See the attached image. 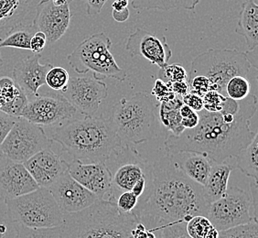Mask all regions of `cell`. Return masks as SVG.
<instances>
[{"label": "cell", "instance_id": "1", "mask_svg": "<svg viewBox=\"0 0 258 238\" xmlns=\"http://www.w3.org/2000/svg\"><path fill=\"white\" fill-rule=\"evenodd\" d=\"M257 109L254 94L242 101L227 97L220 112H198L196 128L185 129L165 141L167 153L194 151L207 156L213 162H223L237 156L257 135L250 129V120Z\"/></svg>", "mask_w": 258, "mask_h": 238}, {"label": "cell", "instance_id": "2", "mask_svg": "<svg viewBox=\"0 0 258 238\" xmlns=\"http://www.w3.org/2000/svg\"><path fill=\"white\" fill-rule=\"evenodd\" d=\"M153 188L138 217L148 228L169 223L188 222L196 215H205L209 204L203 186L186 177L175 167L169 155L153 164Z\"/></svg>", "mask_w": 258, "mask_h": 238}, {"label": "cell", "instance_id": "3", "mask_svg": "<svg viewBox=\"0 0 258 238\" xmlns=\"http://www.w3.org/2000/svg\"><path fill=\"white\" fill-rule=\"evenodd\" d=\"M50 140L83 163L104 162L122 145L111 120L95 115L75 117L57 126Z\"/></svg>", "mask_w": 258, "mask_h": 238}, {"label": "cell", "instance_id": "4", "mask_svg": "<svg viewBox=\"0 0 258 238\" xmlns=\"http://www.w3.org/2000/svg\"><path fill=\"white\" fill-rule=\"evenodd\" d=\"M139 219L120 212L115 204L97 200L89 207L63 215L60 238H132Z\"/></svg>", "mask_w": 258, "mask_h": 238}, {"label": "cell", "instance_id": "5", "mask_svg": "<svg viewBox=\"0 0 258 238\" xmlns=\"http://www.w3.org/2000/svg\"><path fill=\"white\" fill-rule=\"evenodd\" d=\"M112 176V189L107 199L115 204L121 193L132 192L139 199V211L144 208L153 188V165L130 147L122 145L114 149L104 161Z\"/></svg>", "mask_w": 258, "mask_h": 238}, {"label": "cell", "instance_id": "6", "mask_svg": "<svg viewBox=\"0 0 258 238\" xmlns=\"http://www.w3.org/2000/svg\"><path fill=\"white\" fill-rule=\"evenodd\" d=\"M159 104L146 92L123 97L111 110L109 119L124 144H140L158 137L160 122Z\"/></svg>", "mask_w": 258, "mask_h": 238}, {"label": "cell", "instance_id": "7", "mask_svg": "<svg viewBox=\"0 0 258 238\" xmlns=\"http://www.w3.org/2000/svg\"><path fill=\"white\" fill-rule=\"evenodd\" d=\"M251 67L246 52L236 49H210L194 58L188 79L195 75L206 76L213 90L225 95L229 80L236 75L247 76Z\"/></svg>", "mask_w": 258, "mask_h": 238}, {"label": "cell", "instance_id": "8", "mask_svg": "<svg viewBox=\"0 0 258 238\" xmlns=\"http://www.w3.org/2000/svg\"><path fill=\"white\" fill-rule=\"evenodd\" d=\"M206 217L218 231L257 222V183L249 184L248 190L227 189L224 197L209 204Z\"/></svg>", "mask_w": 258, "mask_h": 238}, {"label": "cell", "instance_id": "9", "mask_svg": "<svg viewBox=\"0 0 258 238\" xmlns=\"http://www.w3.org/2000/svg\"><path fill=\"white\" fill-rule=\"evenodd\" d=\"M112 41L104 32L92 35L67 56L69 65L78 75L94 73L124 82L127 75L120 68L110 51Z\"/></svg>", "mask_w": 258, "mask_h": 238}, {"label": "cell", "instance_id": "10", "mask_svg": "<svg viewBox=\"0 0 258 238\" xmlns=\"http://www.w3.org/2000/svg\"><path fill=\"white\" fill-rule=\"evenodd\" d=\"M6 203L16 223L26 227H57L63 221L64 214L48 188L40 187L30 194L8 200Z\"/></svg>", "mask_w": 258, "mask_h": 238}, {"label": "cell", "instance_id": "11", "mask_svg": "<svg viewBox=\"0 0 258 238\" xmlns=\"http://www.w3.org/2000/svg\"><path fill=\"white\" fill-rule=\"evenodd\" d=\"M50 147L51 140L42 127L19 116L3 143L0 145V155L24 163L35 154Z\"/></svg>", "mask_w": 258, "mask_h": 238}, {"label": "cell", "instance_id": "12", "mask_svg": "<svg viewBox=\"0 0 258 238\" xmlns=\"http://www.w3.org/2000/svg\"><path fill=\"white\" fill-rule=\"evenodd\" d=\"M60 94L78 113L84 116H94L103 100L107 97L108 88L102 78L91 73L70 77L69 84Z\"/></svg>", "mask_w": 258, "mask_h": 238}, {"label": "cell", "instance_id": "13", "mask_svg": "<svg viewBox=\"0 0 258 238\" xmlns=\"http://www.w3.org/2000/svg\"><path fill=\"white\" fill-rule=\"evenodd\" d=\"M77 113L62 94H39L29 99L20 116L40 127H50L75 118Z\"/></svg>", "mask_w": 258, "mask_h": 238}, {"label": "cell", "instance_id": "14", "mask_svg": "<svg viewBox=\"0 0 258 238\" xmlns=\"http://www.w3.org/2000/svg\"><path fill=\"white\" fill-rule=\"evenodd\" d=\"M71 0L59 4L54 0H41L36 7L32 24L37 31H41L47 38V43L53 44L61 39L69 29L72 14Z\"/></svg>", "mask_w": 258, "mask_h": 238}, {"label": "cell", "instance_id": "15", "mask_svg": "<svg viewBox=\"0 0 258 238\" xmlns=\"http://www.w3.org/2000/svg\"><path fill=\"white\" fill-rule=\"evenodd\" d=\"M49 190L63 214L82 211L98 200L95 194L76 182L67 169Z\"/></svg>", "mask_w": 258, "mask_h": 238}, {"label": "cell", "instance_id": "16", "mask_svg": "<svg viewBox=\"0 0 258 238\" xmlns=\"http://www.w3.org/2000/svg\"><path fill=\"white\" fill-rule=\"evenodd\" d=\"M125 49L132 57L141 56L160 69L169 64L172 50L166 37L159 39L147 30L137 29L126 40Z\"/></svg>", "mask_w": 258, "mask_h": 238}, {"label": "cell", "instance_id": "17", "mask_svg": "<svg viewBox=\"0 0 258 238\" xmlns=\"http://www.w3.org/2000/svg\"><path fill=\"white\" fill-rule=\"evenodd\" d=\"M40 186L24 164L0 155V198L5 201L30 194Z\"/></svg>", "mask_w": 258, "mask_h": 238}, {"label": "cell", "instance_id": "18", "mask_svg": "<svg viewBox=\"0 0 258 238\" xmlns=\"http://www.w3.org/2000/svg\"><path fill=\"white\" fill-rule=\"evenodd\" d=\"M66 167L70 175L98 200L107 201L112 189V176L104 162L83 163L73 159L66 163Z\"/></svg>", "mask_w": 258, "mask_h": 238}, {"label": "cell", "instance_id": "19", "mask_svg": "<svg viewBox=\"0 0 258 238\" xmlns=\"http://www.w3.org/2000/svg\"><path fill=\"white\" fill-rule=\"evenodd\" d=\"M40 54L33 53L20 60L13 68V80L28 95L29 99L39 94V89L46 85V75L52 65H41Z\"/></svg>", "mask_w": 258, "mask_h": 238}, {"label": "cell", "instance_id": "20", "mask_svg": "<svg viewBox=\"0 0 258 238\" xmlns=\"http://www.w3.org/2000/svg\"><path fill=\"white\" fill-rule=\"evenodd\" d=\"M66 163L50 147L35 154L23 164L40 187L49 189L67 169Z\"/></svg>", "mask_w": 258, "mask_h": 238}, {"label": "cell", "instance_id": "21", "mask_svg": "<svg viewBox=\"0 0 258 238\" xmlns=\"http://www.w3.org/2000/svg\"><path fill=\"white\" fill-rule=\"evenodd\" d=\"M168 155L175 167L186 177L204 186L213 164L207 156L194 151H179Z\"/></svg>", "mask_w": 258, "mask_h": 238}, {"label": "cell", "instance_id": "22", "mask_svg": "<svg viewBox=\"0 0 258 238\" xmlns=\"http://www.w3.org/2000/svg\"><path fill=\"white\" fill-rule=\"evenodd\" d=\"M233 166L228 161L213 162L208 178L203 186L204 198L210 204L224 197L228 189Z\"/></svg>", "mask_w": 258, "mask_h": 238}, {"label": "cell", "instance_id": "23", "mask_svg": "<svg viewBox=\"0 0 258 238\" xmlns=\"http://www.w3.org/2000/svg\"><path fill=\"white\" fill-rule=\"evenodd\" d=\"M235 33L244 38L249 50L257 49L258 6L254 0H244Z\"/></svg>", "mask_w": 258, "mask_h": 238}, {"label": "cell", "instance_id": "24", "mask_svg": "<svg viewBox=\"0 0 258 238\" xmlns=\"http://www.w3.org/2000/svg\"><path fill=\"white\" fill-rule=\"evenodd\" d=\"M33 0H0V31L24 23Z\"/></svg>", "mask_w": 258, "mask_h": 238}, {"label": "cell", "instance_id": "25", "mask_svg": "<svg viewBox=\"0 0 258 238\" xmlns=\"http://www.w3.org/2000/svg\"><path fill=\"white\" fill-rule=\"evenodd\" d=\"M182 104V98L180 96H176L169 102L160 103L158 107L160 124L176 137L185 130L181 125V115L179 114V109Z\"/></svg>", "mask_w": 258, "mask_h": 238}, {"label": "cell", "instance_id": "26", "mask_svg": "<svg viewBox=\"0 0 258 238\" xmlns=\"http://www.w3.org/2000/svg\"><path fill=\"white\" fill-rule=\"evenodd\" d=\"M257 149L258 134L253 138V140L249 143L240 153L233 157V169L236 168L245 176L252 178L254 183H257Z\"/></svg>", "mask_w": 258, "mask_h": 238}, {"label": "cell", "instance_id": "27", "mask_svg": "<svg viewBox=\"0 0 258 238\" xmlns=\"http://www.w3.org/2000/svg\"><path fill=\"white\" fill-rule=\"evenodd\" d=\"M37 30L33 24H20L8 30L6 38L0 41V48L11 47L30 50V40Z\"/></svg>", "mask_w": 258, "mask_h": 238}, {"label": "cell", "instance_id": "28", "mask_svg": "<svg viewBox=\"0 0 258 238\" xmlns=\"http://www.w3.org/2000/svg\"><path fill=\"white\" fill-rule=\"evenodd\" d=\"M201 0H131L135 10H194Z\"/></svg>", "mask_w": 258, "mask_h": 238}, {"label": "cell", "instance_id": "29", "mask_svg": "<svg viewBox=\"0 0 258 238\" xmlns=\"http://www.w3.org/2000/svg\"><path fill=\"white\" fill-rule=\"evenodd\" d=\"M250 93L251 86L246 76H233L225 85V95L234 101H242L247 98Z\"/></svg>", "mask_w": 258, "mask_h": 238}, {"label": "cell", "instance_id": "30", "mask_svg": "<svg viewBox=\"0 0 258 238\" xmlns=\"http://www.w3.org/2000/svg\"><path fill=\"white\" fill-rule=\"evenodd\" d=\"M0 238H18V223L10 214L4 199L0 198Z\"/></svg>", "mask_w": 258, "mask_h": 238}, {"label": "cell", "instance_id": "31", "mask_svg": "<svg viewBox=\"0 0 258 238\" xmlns=\"http://www.w3.org/2000/svg\"><path fill=\"white\" fill-rule=\"evenodd\" d=\"M70 75L67 70L62 67H51L46 75V85L50 89L57 92H64L69 84Z\"/></svg>", "mask_w": 258, "mask_h": 238}, {"label": "cell", "instance_id": "32", "mask_svg": "<svg viewBox=\"0 0 258 238\" xmlns=\"http://www.w3.org/2000/svg\"><path fill=\"white\" fill-rule=\"evenodd\" d=\"M214 226L205 215H196L186 223L187 233L191 238H204Z\"/></svg>", "mask_w": 258, "mask_h": 238}, {"label": "cell", "instance_id": "33", "mask_svg": "<svg viewBox=\"0 0 258 238\" xmlns=\"http://www.w3.org/2000/svg\"><path fill=\"white\" fill-rule=\"evenodd\" d=\"M218 238H258L257 222L219 231Z\"/></svg>", "mask_w": 258, "mask_h": 238}, {"label": "cell", "instance_id": "34", "mask_svg": "<svg viewBox=\"0 0 258 238\" xmlns=\"http://www.w3.org/2000/svg\"><path fill=\"white\" fill-rule=\"evenodd\" d=\"M28 103H29L28 95L26 94L23 90L19 87L18 94H16L15 97L13 99L9 101V102L3 103L0 111L4 112L6 114L12 115V116L19 117Z\"/></svg>", "mask_w": 258, "mask_h": 238}, {"label": "cell", "instance_id": "35", "mask_svg": "<svg viewBox=\"0 0 258 238\" xmlns=\"http://www.w3.org/2000/svg\"><path fill=\"white\" fill-rule=\"evenodd\" d=\"M18 238H60V226L50 228H30L18 224Z\"/></svg>", "mask_w": 258, "mask_h": 238}, {"label": "cell", "instance_id": "36", "mask_svg": "<svg viewBox=\"0 0 258 238\" xmlns=\"http://www.w3.org/2000/svg\"><path fill=\"white\" fill-rule=\"evenodd\" d=\"M159 79L167 80V83H173V82H180V81H187L188 79V73L183 66L179 64H172L167 65L164 68L159 71Z\"/></svg>", "mask_w": 258, "mask_h": 238}, {"label": "cell", "instance_id": "37", "mask_svg": "<svg viewBox=\"0 0 258 238\" xmlns=\"http://www.w3.org/2000/svg\"><path fill=\"white\" fill-rule=\"evenodd\" d=\"M115 205L120 212L124 213H135L139 211V199L132 192L121 193L116 199Z\"/></svg>", "mask_w": 258, "mask_h": 238}, {"label": "cell", "instance_id": "38", "mask_svg": "<svg viewBox=\"0 0 258 238\" xmlns=\"http://www.w3.org/2000/svg\"><path fill=\"white\" fill-rule=\"evenodd\" d=\"M226 98L227 96L224 94L215 90H211L203 96L204 109L208 112H220L224 106Z\"/></svg>", "mask_w": 258, "mask_h": 238}, {"label": "cell", "instance_id": "39", "mask_svg": "<svg viewBox=\"0 0 258 238\" xmlns=\"http://www.w3.org/2000/svg\"><path fill=\"white\" fill-rule=\"evenodd\" d=\"M151 95H153L158 103H166L174 99L176 95L170 88L169 83L164 80L157 79L155 81L153 89L151 91Z\"/></svg>", "mask_w": 258, "mask_h": 238}, {"label": "cell", "instance_id": "40", "mask_svg": "<svg viewBox=\"0 0 258 238\" xmlns=\"http://www.w3.org/2000/svg\"><path fill=\"white\" fill-rule=\"evenodd\" d=\"M189 84V92L204 96L209 91L213 90L210 80L204 75H195L190 79L187 80Z\"/></svg>", "mask_w": 258, "mask_h": 238}, {"label": "cell", "instance_id": "41", "mask_svg": "<svg viewBox=\"0 0 258 238\" xmlns=\"http://www.w3.org/2000/svg\"><path fill=\"white\" fill-rule=\"evenodd\" d=\"M19 87L16 85L15 81L9 76H3L0 78V96L3 103L13 99L18 94Z\"/></svg>", "mask_w": 258, "mask_h": 238}, {"label": "cell", "instance_id": "42", "mask_svg": "<svg viewBox=\"0 0 258 238\" xmlns=\"http://www.w3.org/2000/svg\"><path fill=\"white\" fill-rule=\"evenodd\" d=\"M186 222L179 221L163 227V238H191L186 230Z\"/></svg>", "mask_w": 258, "mask_h": 238}, {"label": "cell", "instance_id": "43", "mask_svg": "<svg viewBox=\"0 0 258 238\" xmlns=\"http://www.w3.org/2000/svg\"><path fill=\"white\" fill-rule=\"evenodd\" d=\"M17 118L18 117L0 111V145L3 143L10 129H12V127L15 124Z\"/></svg>", "mask_w": 258, "mask_h": 238}, {"label": "cell", "instance_id": "44", "mask_svg": "<svg viewBox=\"0 0 258 238\" xmlns=\"http://www.w3.org/2000/svg\"><path fill=\"white\" fill-rule=\"evenodd\" d=\"M181 98H182V103L188 105L189 108H191L195 112H200L204 109V100L203 97L198 94L189 92Z\"/></svg>", "mask_w": 258, "mask_h": 238}, {"label": "cell", "instance_id": "45", "mask_svg": "<svg viewBox=\"0 0 258 238\" xmlns=\"http://www.w3.org/2000/svg\"><path fill=\"white\" fill-rule=\"evenodd\" d=\"M47 44V38L43 32L36 31L30 40V50L35 54H40Z\"/></svg>", "mask_w": 258, "mask_h": 238}, {"label": "cell", "instance_id": "46", "mask_svg": "<svg viewBox=\"0 0 258 238\" xmlns=\"http://www.w3.org/2000/svg\"><path fill=\"white\" fill-rule=\"evenodd\" d=\"M158 228H148L139 221L132 231V238H156Z\"/></svg>", "mask_w": 258, "mask_h": 238}, {"label": "cell", "instance_id": "47", "mask_svg": "<svg viewBox=\"0 0 258 238\" xmlns=\"http://www.w3.org/2000/svg\"><path fill=\"white\" fill-rule=\"evenodd\" d=\"M86 6V12L89 16L99 15L107 0H82Z\"/></svg>", "mask_w": 258, "mask_h": 238}, {"label": "cell", "instance_id": "48", "mask_svg": "<svg viewBox=\"0 0 258 238\" xmlns=\"http://www.w3.org/2000/svg\"><path fill=\"white\" fill-rule=\"evenodd\" d=\"M169 84L170 85V88L176 96L182 97L189 92V84L187 81L173 82V83H169Z\"/></svg>", "mask_w": 258, "mask_h": 238}, {"label": "cell", "instance_id": "49", "mask_svg": "<svg viewBox=\"0 0 258 238\" xmlns=\"http://www.w3.org/2000/svg\"><path fill=\"white\" fill-rule=\"evenodd\" d=\"M200 121V116H199L198 112L194 111L191 114L181 118V125L184 129H191L196 128Z\"/></svg>", "mask_w": 258, "mask_h": 238}, {"label": "cell", "instance_id": "50", "mask_svg": "<svg viewBox=\"0 0 258 238\" xmlns=\"http://www.w3.org/2000/svg\"><path fill=\"white\" fill-rule=\"evenodd\" d=\"M129 10L127 8H125L124 10H112V16L113 19L117 22H124L129 19Z\"/></svg>", "mask_w": 258, "mask_h": 238}, {"label": "cell", "instance_id": "51", "mask_svg": "<svg viewBox=\"0 0 258 238\" xmlns=\"http://www.w3.org/2000/svg\"><path fill=\"white\" fill-rule=\"evenodd\" d=\"M129 0H115L114 3L112 4L113 10H121L127 8L128 6Z\"/></svg>", "mask_w": 258, "mask_h": 238}, {"label": "cell", "instance_id": "52", "mask_svg": "<svg viewBox=\"0 0 258 238\" xmlns=\"http://www.w3.org/2000/svg\"><path fill=\"white\" fill-rule=\"evenodd\" d=\"M156 238H163V228L159 227L157 231V236Z\"/></svg>", "mask_w": 258, "mask_h": 238}, {"label": "cell", "instance_id": "53", "mask_svg": "<svg viewBox=\"0 0 258 238\" xmlns=\"http://www.w3.org/2000/svg\"><path fill=\"white\" fill-rule=\"evenodd\" d=\"M3 65V59H2V56H1V52H0V67Z\"/></svg>", "mask_w": 258, "mask_h": 238}, {"label": "cell", "instance_id": "54", "mask_svg": "<svg viewBox=\"0 0 258 238\" xmlns=\"http://www.w3.org/2000/svg\"><path fill=\"white\" fill-rule=\"evenodd\" d=\"M2 104H3V100H2L1 96H0V109H1V106H2Z\"/></svg>", "mask_w": 258, "mask_h": 238}]
</instances>
